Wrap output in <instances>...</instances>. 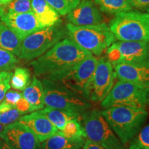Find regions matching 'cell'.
Masks as SVG:
<instances>
[{
  "label": "cell",
  "mask_w": 149,
  "mask_h": 149,
  "mask_svg": "<svg viewBox=\"0 0 149 149\" xmlns=\"http://www.w3.org/2000/svg\"><path fill=\"white\" fill-rule=\"evenodd\" d=\"M38 111L44 115L59 130H62L68 121L72 119L80 118L79 113H71L51 107H44Z\"/></svg>",
  "instance_id": "cell-21"
},
{
  "label": "cell",
  "mask_w": 149,
  "mask_h": 149,
  "mask_svg": "<svg viewBox=\"0 0 149 149\" xmlns=\"http://www.w3.org/2000/svg\"><path fill=\"white\" fill-rule=\"evenodd\" d=\"M15 107L23 115L32 112L31 106H30L29 102L25 100L24 96L19 100L17 103L16 104V105L15 106Z\"/></svg>",
  "instance_id": "cell-31"
},
{
  "label": "cell",
  "mask_w": 149,
  "mask_h": 149,
  "mask_svg": "<svg viewBox=\"0 0 149 149\" xmlns=\"http://www.w3.org/2000/svg\"><path fill=\"white\" fill-rule=\"evenodd\" d=\"M13 74L12 71H6V70H3V71H0V83L2 82L7 78L11 77Z\"/></svg>",
  "instance_id": "cell-35"
},
{
  "label": "cell",
  "mask_w": 149,
  "mask_h": 149,
  "mask_svg": "<svg viewBox=\"0 0 149 149\" xmlns=\"http://www.w3.org/2000/svg\"><path fill=\"white\" fill-rule=\"evenodd\" d=\"M3 5V2H2V0H0V6Z\"/></svg>",
  "instance_id": "cell-39"
},
{
  "label": "cell",
  "mask_w": 149,
  "mask_h": 149,
  "mask_svg": "<svg viewBox=\"0 0 149 149\" xmlns=\"http://www.w3.org/2000/svg\"><path fill=\"white\" fill-rule=\"evenodd\" d=\"M66 35V27H63L61 23L40 29L24 39L19 58L26 61L34 60L65 38Z\"/></svg>",
  "instance_id": "cell-7"
},
{
  "label": "cell",
  "mask_w": 149,
  "mask_h": 149,
  "mask_svg": "<svg viewBox=\"0 0 149 149\" xmlns=\"http://www.w3.org/2000/svg\"><path fill=\"white\" fill-rule=\"evenodd\" d=\"M41 143L42 149H80L84 144L85 139L69 138L58 130Z\"/></svg>",
  "instance_id": "cell-18"
},
{
  "label": "cell",
  "mask_w": 149,
  "mask_h": 149,
  "mask_svg": "<svg viewBox=\"0 0 149 149\" xmlns=\"http://www.w3.org/2000/svg\"><path fill=\"white\" fill-rule=\"evenodd\" d=\"M107 59L113 66L119 64H135L148 61L149 42L118 41L107 51Z\"/></svg>",
  "instance_id": "cell-10"
},
{
  "label": "cell",
  "mask_w": 149,
  "mask_h": 149,
  "mask_svg": "<svg viewBox=\"0 0 149 149\" xmlns=\"http://www.w3.org/2000/svg\"><path fill=\"white\" fill-rule=\"evenodd\" d=\"M18 62L17 56L0 48V71H12L16 68Z\"/></svg>",
  "instance_id": "cell-28"
},
{
  "label": "cell",
  "mask_w": 149,
  "mask_h": 149,
  "mask_svg": "<svg viewBox=\"0 0 149 149\" xmlns=\"http://www.w3.org/2000/svg\"><path fill=\"white\" fill-rule=\"evenodd\" d=\"M149 102V88L120 80L101 102L104 109L114 107L144 108Z\"/></svg>",
  "instance_id": "cell-8"
},
{
  "label": "cell",
  "mask_w": 149,
  "mask_h": 149,
  "mask_svg": "<svg viewBox=\"0 0 149 149\" xmlns=\"http://www.w3.org/2000/svg\"><path fill=\"white\" fill-rule=\"evenodd\" d=\"M5 127H6L5 126H3L2 124H1V123H0V133L3 131V130L4 129Z\"/></svg>",
  "instance_id": "cell-37"
},
{
  "label": "cell",
  "mask_w": 149,
  "mask_h": 149,
  "mask_svg": "<svg viewBox=\"0 0 149 149\" xmlns=\"http://www.w3.org/2000/svg\"><path fill=\"white\" fill-rule=\"evenodd\" d=\"M90 55V52L80 47L69 37H65L33 60L31 66L34 75L43 77L70 68Z\"/></svg>",
  "instance_id": "cell-1"
},
{
  "label": "cell",
  "mask_w": 149,
  "mask_h": 149,
  "mask_svg": "<svg viewBox=\"0 0 149 149\" xmlns=\"http://www.w3.org/2000/svg\"><path fill=\"white\" fill-rule=\"evenodd\" d=\"M33 12L31 0H10L0 6V17L8 13H24Z\"/></svg>",
  "instance_id": "cell-24"
},
{
  "label": "cell",
  "mask_w": 149,
  "mask_h": 149,
  "mask_svg": "<svg viewBox=\"0 0 149 149\" xmlns=\"http://www.w3.org/2000/svg\"><path fill=\"white\" fill-rule=\"evenodd\" d=\"M0 137L13 149H42L36 135L19 122L6 126Z\"/></svg>",
  "instance_id": "cell-12"
},
{
  "label": "cell",
  "mask_w": 149,
  "mask_h": 149,
  "mask_svg": "<svg viewBox=\"0 0 149 149\" xmlns=\"http://www.w3.org/2000/svg\"><path fill=\"white\" fill-rule=\"evenodd\" d=\"M10 0H2V2H3V5L5 4V3H7L8 2H9Z\"/></svg>",
  "instance_id": "cell-38"
},
{
  "label": "cell",
  "mask_w": 149,
  "mask_h": 149,
  "mask_svg": "<svg viewBox=\"0 0 149 149\" xmlns=\"http://www.w3.org/2000/svg\"><path fill=\"white\" fill-rule=\"evenodd\" d=\"M0 149H13L8 146L6 141L2 138L0 137Z\"/></svg>",
  "instance_id": "cell-36"
},
{
  "label": "cell",
  "mask_w": 149,
  "mask_h": 149,
  "mask_svg": "<svg viewBox=\"0 0 149 149\" xmlns=\"http://www.w3.org/2000/svg\"><path fill=\"white\" fill-rule=\"evenodd\" d=\"M94 2L102 13L117 15L133 10L128 0H94Z\"/></svg>",
  "instance_id": "cell-22"
},
{
  "label": "cell",
  "mask_w": 149,
  "mask_h": 149,
  "mask_svg": "<svg viewBox=\"0 0 149 149\" xmlns=\"http://www.w3.org/2000/svg\"><path fill=\"white\" fill-rule=\"evenodd\" d=\"M67 137L72 139H85L86 134L84 128L80 122L79 118L72 119L68 121L66 124L60 130Z\"/></svg>",
  "instance_id": "cell-26"
},
{
  "label": "cell",
  "mask_w": 149,
  "mask_h": 149,
  "mask_svg": "<svg viewBox=\"0 0 149 149\" xmlns=\"http://www.w3.org/2000/svg\"><path fill=\"white\" fill-rule=\"evenodd\" d=\"M0 19L22 40L31 33L42 29L33 12L8 13Z\"/></svg>",
  "instance_id": "cell-13"
},
{
  "label": "cell",
  "mask_w": 149,
  "mask_h": 149,
  "mask_svg": "<svg viewBox=\"0 0 149 149\" xmlns=\"http://www.w3.org/2000/svg\"><path fill=\"white\" fill-rule=\"evenodd\" d=\"M128 149H149V124L131 139Z\"/></svg>",
  "instance_id": "cell-29"
},
{
  "label": "cell",
  "mask_w": 149,
  "mask_h": 149,
  "mask_svg": "<svg viewBox=\"0 0 149 149\" xmlns=\"http://www.w3.org/2000/svg\"><path fill=\"white\" fill-rule=\"evenodd\" d=\"M68 23L75 26H88L103 23L102 12L92 0H81L67 15Z\"/></svg>",
  "instance_id": "cell-14"
},
{
  "label": "cell",
  "mask_w": 149,
  "mask_h": 149,
  "mask_svg": "<svg viewBox=\"0 0 149 149\" xmlns=\"http://www.w3.org/2000/svg\"><path fill=\"white\" fill-rule=\"evenodd\" d=\"M146 11H147V12H148V13H149V8H148V9H146Z\"/></svg>",
  "instance_id": "cell-40"
},
{
  "label": "cell",
  "mask_w": 149,
  "mask_h": 149,
  "mask_svg": "<svg viewBox=\"0 0 149 149\" xmlns=\"http://www.w3.org/2000/svg\"><path fill=\"white\" fill-rule=\"evenodd\" d=\"M86 138L107 149H124L117 136L98 109L82 113Z\"/></svg>",
  "instance_id": "cell-9"
},
{
  "label": "cell",
  "mask_w": 149,
  "mask_h": 149,
  "mask_svg": "<svg viewBox=\"0 0 149 149\" xmlns=\"http://www.w3.org/2000/svg\"><path fill=\"white\" fill-rule=\"evenodd\" d=\"M22 41L3 22H0V48L19 57L21 53Z\"/></svg>",
  "instance_id": "cell-20"
},
{
  "label": "cell",
  "mask_w": 149,
  "mask_h": 149,
  "mask_svg": "<svg viewBox=\"0 0 149 149\" xmlns=\"http://www.w3.org/2000/svg\"><path fill=\"white\" fill-rule=\"evenodd\" d=\"M44 106L71 113H82L91 108L89 100L64 85L42 78Z\"/></svg>",
  "instance_id": "cell-6"
},
{
  "label": "cell",
  "mask_w": 149,
  "mask_h": 149,
  "mask_svg": "<svg viewBox=\"0 0 149 149\" xmlns=\"http://www.w3.org/2000/svg\"><path fill=\"white\" fill-rule=\"evenodd\" d=\"M148 61H149V57H148Z\"/></svg>",
  "instance_id": "cell-41"
},
{
  "label": "cell",
  "mask_w": 149,
  "mask_h": 149,
  "mask_svg": "<svg viewBox=\"0 0 149 149\" xmlns=\"http://www.w3.org/2000/svg\"><path fill=\"white\" fill-rule=\"evenodd\" d=\"M18 122L31 130L40 142L46 140L58 130L39 111H33L30 114L22 115Z\"/></svg>",
  "instance_id": "cell-16"
},
{
  "label": "cell",
  "mask_w": 149,
  "mask_h": 149,
  "mask_svg": "<svg viewBox=\"0 0 149 149\" xmlns=\"http://www.w3.org/2000/svg\"><path fill=\"white\" fill-rule=\"evenodd\" d=\"M116 77L149 88V61L135 64H119L113 66Z\"/></svg>",
  "instance_id": "cell-15"
},
{
  "label": "cell",
  "mask_w": 149,
  "mask_h": 149,
  "mask_svg": "<svg viewBox=\"0 0 149 149\" xmlns=\"http://www.w3.org/2000/svg\"><path fill=\"white\" fill-rule=\"evenodd\" d=\"M109 27L119 41L149 42V13L129 10L115 15Z\"/></svg>",
  "instance_id": "cell-5"
},
{
  "label": "cell",
  "mask_w": 149,
  "mask_h": 149,
  "mask_svg": "<svg viewBox=\"0 0 149 149\" xmlns=\"http://www.w3.org/2000/svg\"><path fill=\"white\" fill-rule=\"evenodd\" d=\"M10 78L11 77L7 78L6 79H5L2 82L0 83V104L3 102L6 93L10 88Z\"/></svg>",
  "instance_id": "cell-33"
},
{
  "label": "cell",
  "mask_w": 149,
  "mask_h": 149,
  "mask_svg": "<svg viewBox=\"0 0 149 149\" xmlns=\"http://www.w3.org/2000/svg\"><path fill=\"white\" fill-rule=\"evenodd\" d=\"M128 1L133 9L146 10L149 8V0H128Z\"/></svg>",
  "instance_id": "cell-32"
},
{
  "label": "cell",
  "mask_w": 149,
  "mask_h": 149,
  "mask_svg": "<svg viewBox=\"0 0 149 149\" xmlns=\"http://www.w3.org/2000/svg\"><path fill=\"white\" fill-rule=\"evenodd\" d=\"M60 15H67L81 0H45Z\"/></svg>",
  "instance_id": "cell-27"
},
{
  "label": "cell",
  "mask_w": 149,
  "mask_h": 149,
  "mask_svg": "<svg viewBox=\"0 0 149 149\" xmlns=\"http://www.w3.org/2000/svg\"><path fill=\"white\" fill-rule=\"evenodd\" d=\"M114 68L107 59H98L89 88V101L101 102L113 88L116 78Z\"/></svg>",
  "instance_id": "cell-11"
},
{
  "label": "cell",
  "mask_w": 149,
  "mask_h": 149,
  "mask_svg": "<svg viewBox=\"0 0 149 149\" xmlns=\"http://www.w3.org/2000/svg\"><path fill=\"white\" fill-rule=\"evenodd\" d=\"M97 61V58L91 54L70 68L42 78L61 84L88 100L90 84Z\"/></svg>",
  "instance_id": "cell-4"
},
{
  "label": "cell",
  "mask_w": 149,
  "mask_h": 149,
  "mask_svg": "<svg viewBox=\"0 0 149 149\" xmlns=\"http://www.w3.org/2000/svg\"><path fill=\"white\" fill-rule=\"evenodd\" d=\"M83 148L84 149H107L106 148H104L101 145L96 144V143L93 142L90 140H87L85 141L84 144L83 146Z\"/></svg>",
  "instance_id": "cell-34"
},
{
  "label": "cell",
  "mask_w": 149,
  "mask_h": 149,
  "mask_svg": "<svg viewBox=\"0 0 149 149\" xmlns=\"http://www.w3.org/2000/svg\"><path fill=\"white\" fill-rule=\"evenodd\" d=\"M24 97L31 106V111H40L44 107V92L42 80L34 75L31 83L23 91Z\"/></svg>",
  "instance_id": "cell-19"
},
{
  "label": "cell",
  "mask_w": 149,
  "mask_h": 149,
  "mask_svg": "<svg viewBox=\"0 0 149 149\" xmlns=\"http://www.w3.org/2000/svg\"><path fill=\"white\" fill-rule=\"evenodd\" d=\"M22 97H23V94L20 91L15 90V89L11 90L10 88L6 93L3 101L15 107Z\"/></svg>",
  "instance_id": "cell-30"
},
{
  "label": "cell",
  "mask_w": 149,
  "mask_h": 149,
  "mask_svg": "<svg viewBox=\"0 0 149 149\" xmlns=\"http://www.w3.org/2000/svg\"><path fill=\"white\" fill-rule=\"evenodd\" d=\"M102 114L122 144H127L137 135L148 116L144 108L130 107L108 108Z\"/></svg>",
  "instance_id": "cell-2"
},
{
  "label": "cell",
  "mask_w": 149,
  "mask_h": 149,
  "mask_svg": "<svg viewBox=\"0 0 149 149\" xmlns=\"http://www.w3.org/2000/svg\"><path fill=\"white\" fill-rule=\"evenodd\" d=\"M33 12L42 28L61 24L60 15L45 0H31Z\"/></svg>",
  "instance_id": "cell-17"
},
{
  "label": "cell",
  "mask_w": 149,
  "mask_h": 149,
  "mask_svg": "<svg viewBox=\"0 0 149 149\" xmlns=\"http://www.w3.org/2000/svg\"><path fill=\"white\" fill-rule=\"evenodd\" d=\"M67 35L78 46L95 55H100L116 40L109 26L102 23L95 25L66 24Z\"/></svg>",
  "instance_id": "cell-3"
},
{
  "label": "cell",
  "mask_w": 149,
  "mask_h": 149,
  "mask_svg": "<svg viewBox=\"0 0 149 149\" xmlns=\"http://www.w3.org/2000/svg\"><path fill=\"white\" fill-rule=\"evenodd\" d=\"M22 115L15 107L5 102L0 104V123L6 126L18 122Z\"/></svg>",
  "instance_id": "cell-25"
},
{
  "label": "cell",
  "mask_w": 149,
  "mask_h": 149,
  "mask_svg": "<svg viewBox=\"0 0 149 149\" xmlns=\"http://www.w3.org/2000/svg\"><path fill=\"white\" fill-rule=\"evenodd\" d=\"M31 83V74L29 68L16 67L10 80V86L15 90L23 91Z\"/></svg>",
  "instance_id": "cell-23"
}]
</instances>
